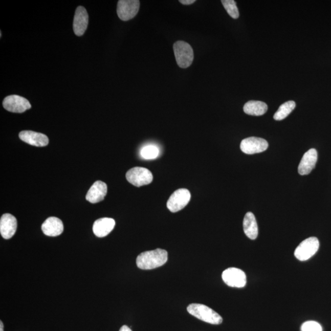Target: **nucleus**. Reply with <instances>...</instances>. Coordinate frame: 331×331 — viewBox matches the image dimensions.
Returning a JSON list of instances; mask_svg holds the SVG:
<instances>
[{"mask_svg":"<svg viewBox=\"0 0 331 331\" xmlns=\"http://www.w3.org/2000/svg\"><path fill=\"white\" fill-rule=\"evenodd\" d=\"M89 24V15L83 6L77 7L74 15L73 30L75 35L81 36L84 34Z\"/></svg>","mask_w":331,"mask_h":331,"instance_id":"f8f14e48","label":"nucleus"},{"mask_svg":"<svg viewBox=\"0 0 331 331\" xmlns=\"http://www.w3.org/2000/svg\"><path fill=\"white\" fill-rule=\"evenodd\" d=\"M126 178L134 186L140 187L150 184L153 181V175L146 168L135 167L126 172Z\"/></svg>","mask_w":331,"mask_h":331,"instance_id":"39448f33","label":"nucleus"},{"mask_svg":"<svg viewBox=\"0 0 331 331\" xmlns=\"http://www.w3.org/2000/svg\"><path fill=\"white\" fill-rule=\"evenodd\" d=\"M296 103L295 101H289L281 104L278 111L274 114V119L277 121L282 120L289 116V114L295 109Z\"/></svg>","mask_w":331,"mask_h":331,"instance_id":"aec40b11","label":"nucleus"},{"mask_svg":"<svg viewBox=\"0 0 331 331\" xmlns=\"http://www.w3.org/2000/svg\"><path fill=\"white\" fill-rule=\"evenodd\" d=\"M159 153V148L155 145H149L142 148L141 156L145 160H153L157 159Z\"/></svg>","mask_w":331,"mask_h":331,"instance_id":"412c9836","label":"nucleus"},{"mask_svg":"<svg viewBox=\"0 0 331 331\" xmlns=\"http://www.w3.org/2000/svg\"><path fill=\"white\" fill-rule=\"evenodd\" d=\"M301 331H323V329L316 321H308L302 324Z\"/></svg>","mask_w":331,"mask_h":331,"instance_id":"5701e85b","label":"nucleus"},{"mask_svg":"<svg viewBox=\"0 0 331 331\" xmlns=\"http://www.w3.org/2000/svg\"><path fill=\"white\" fill-rule=\"evenodd\" d=\"M222 278L228 286L243 288L246 285L247 277L245 272L240 269L230 268L223 272Z\"/></svg>","mask_w":331,"mask_h":331,"instance_id":"6e6552de","label":"nucleus"},{"mask_svg":"<svg viewBox=\"0 0 331 331\" xmlns=\"http://www.w3.org/2000/svg\"><path fill=\"white\" fill-rule=\"evenodd\" d=\"M115 225L116 222L113 218H101L95 222L93 225V231L96 236L106 237L113 230Z\"/></svg>","mask_w":331,"mask_h":331,"instance_id":"f3484780","label":"nucleus"},{"mask_svg":"<svg viewBox=\"0 0 331 331\" xmlns=\"http://www.w3.org/2000/svg\"><path fill=\"white\" fill-rule=\"evenodd\" d=\"M107 192V185L101 181H96L88 191L86 200L92 204L101 202Z\"/></svg>","mask_w":331,"mask_h":331,"instance_id":"2eb2a0df","label":"nucleus"},{"mask_svg":"<svg viewBox=\"0 0 331 331\" xmlns=\"http://www.w3.org/2000/svg\"><path fill=\"white\" fill-rule=\"evenodd\" d=\"M119 331H132L130 328L127 326L124 325L120 329Z\"/></svg>","mask_w":331,"mask_h":331,"instance_id":"393cba45","label":"nucleus"},{"mask_svg":"<svg viewBox=\"0 0 331 331\" xmlns=\"http://www.w3.org/2000/svg\"><path fill=\"white\" fill-rule=\"evenodd\" d=\"M19 138L33 146L45 147L49 144L48 136L33 131H23L19 133Z\"/></svg>","mask_w":331,"mask_h":331,"instance_id":"4468645a","label":"nucleus"},{"mask_svg":"<svg viewBox=\"0 0 331 331\" xmlns=\"http://www.w3.org/2000/svg\"><path fill=\"white\" fill-rule=\"evenodd\" d=\"M3 106L6 110L14 113H23L32 107L30 102L20 96L10 95L3 100Z\"/></svg>","mask_w":331,"mask_h":331,"instance_id":"1a4fd4ad","label":"nucleus"},{"mask_svg":"<svg viewBox=\"0 0 331 331\" xmlns=\"http://www.w3.org/2000/svg\"><path fill=\"white\" fill-rule=\"evenodd\" d=\"M222 5H224L226 11L232 18L236 19L239 17V12L236 5V2L234 0H222Z\"/></svg>","mask_w":331,"mask_h":331,"instance_id":"4be33fe9","label":"nucleus"},{"mask_svg":"<svg viewBox=\"0 0 331 331\" xmlns=\"http://www.w3.org/2000/svg\"><path fill=\"white\" fill-rule=\"evenodd\" d=\"M168 252L161 249L144 252L138 255L136 264L142 270H150L165 264L168 261Z\"/></svg>","mask_w":331,"mask_h":331,"instance_id":"f257e3e1","label":"nucleus"},{"mask_svg":"<svg viewBox=\"0 0 331 331\" xmlns=\"http://www.w3.org/2000/svg\"><path fill=\"white\" fill-rule=\"evenodd\" d=\"M140 7L138 0H120L117 4V15L123 21H128L137 15Z\"/></svg>","mask_w":331,"mask_h":331,"instance_id":"0eeeda50","label":"nucleus"},{"mask_svg":"<svg viewBox=\"0 0 331 331\" xmlns=\"http://www.w3.org/2000/svg\"><path fill=\"white\" fill-rule=\"evenodd\" d=\"M268 146V142L260 138L250 137L244 139L240 143L241 150L249 155L261 153L267 150Z\"/></svg>","mask_w":331,"mask_h":331,"instance_id":"9d476101","label":"nucleus"},{"mask_svg":"<svg viewBox=\"0 0 331 331\" xmlns=\"http://www.w3.org/2000/svg\"><path fill=\"white\" fill-rule=\"evenodd\" d=\"M318 153L315 148L308 150L302 158L298 166V172L300 175H305L310 174L315 168L317 162Z\"/></svg>","mask_w":331,"mask_h":331,"instance_id":"ddd939ff","label":"nucleus"},{"mask_svg":"<svg viewBox=\"0 0 331 331\" xmlns=\"http://www.w3.org/2000/svg\"><path fill=\"white\" fill-rule=\"evenodd\" d=\"M17 228V219L10 213L3 215L0 219V233L5 239H9L14 236Z\"/></svg>","mask_w":331,"mask_h":331,"instance_id":"9b49d317","label":"nucleus"},{"mask_svg":"<svg viewBox=\"0 0 331 331\" xmlns=\"http://www.w3.org/2000/svg\"><path fill=\"white\" fill-rule=\"evenodd\" d=\"M42 231L46 236L56 237L63 232V224L61 219L54 216L49 217L42 225Z\"/></svg>","mask_w":331,"mask_h":331,"instance_id":"dca6fc26","label":"nucleus"},{"mask_svg":"<svg viewBox=\"0 0 331 331\" xmlns=\"http://www.w3.org/2000/svg\"><path fill=\"white\" fill-rule=\"evenodd\" d=\"M195 0H180L179 2L184 5H190L195 2Z\"/></svg>","mask_w":331,"mask_h":331,"instance_id":"b1692460","label":"nucleus"},{"mask_svg":"<svg viewBox=\"0 0 331 331\" xmlns=\"http://www.w3.org/2000/svg\"><path fill=\"white\" fill-rule=\"evenodd\" d=\"M268 105L264 102L250 101L244 105V111L250 116H261L267 112Z\"/></svg>","mask_w":331,"mask_h":331,"instance_id":"6ab92c4d","label":"nucleus"},{"mask_svg":"<svg viewBox=\"0 0 331 331\" xmlns=\"http://www.w3.org/2000/svg\"><path fill=\"white\" fill-rule=\"evenodd\" d=\"M187 311L197 319L207 323L219 324L223 321L220 315L205 305L191 304L188 306Z\"/></svg>","mask_w":331,"mask_h":331,"instance_id":"f03ea898","label":"nucleus"},{"mask_svg":"<svg viewBox=\"0 0 331 331\" xmlns=\"http://www.w3.org/2000/svg\"><path fill=\"white\" fill-rule=\"evenodd\" d=\"M191 194L185 188H181L174 191L167 202V207L171 212L180 211L190 202Z\"/></svg>","mask_w":331,"mask_h":331,"instance_id":"423d86ee","label":"nucleus"},{"mask_svg":"<svg viewBox=\"0 0 331 331\" xmlns=\"http://www.w3.org/2000/svg\"><path fill=\"white\" fill-rule=\"evenodd\" d=\"M244 231L246 236L252 240H255L258 235V228L255 216L252 212H247L243 222Z\"/></svg>","mask_w":331,"mask_h":331,"instance_id":"a211bd4d","label":"nucleus"},{"mask_svg":"<svg viewBox=\"0 0 331 331\" xmlns=\"http://www.w3.org/2000/svg\"><path fill=\"white\" fill-rule=\"evenodd\" d=\"M319 247V240L317 237L307 238L303 240L296 249L295 257L301 261L308 260L317 252Z\"/></svg>","mask_w":331,"mask_h":331,"instance_id":"20e7f679","label":"nucleus"},{"mask_svg":"<svg viewBox=\"0 0 331 331\" xmlns=\"http://www.w3.org/2000/svg\"><path fill=\"white\" fill-rule=\"evenodd\" d=\"M0 331H3V323L2 321H0Z\"/></svg>","mask_w":331,"mask_h":331,"instance_id":"a878e982","label":"nucleus"},{"mask_svg":"<svg viewBox=\"0 0 331 331\" xmlns=\"http://www.w3.org/2000/svg\"><path fill=\"white\" fill-rule=\"evenodd\" d=\"M173 49L179 67L187 68L191 66L194 59L192 48L187 42L179 41L174 43Z\"/></svg>","mask_w":331,"mask_h":331,"instance_id":"7ed1b4c3","label":"nucleus"}]
</instances>
